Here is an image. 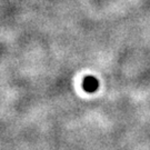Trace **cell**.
Segmentation results:
<instances>
[{
	"label": "cell",
	"mask_w": 150,
	"mask_h": 150,
	"mask_svg": "<svg viewBox=\"0 0 150 150\" xmlns=\"http://www.w3.org/2000/svg\"><path fill=\"white\" fill-rule=\"evenodd\" d=\"M98 88V80H97L95 77H86L83 79V89L88 92H93L97 90Z\"/></svg>",
	"instance_id": "obj_1"
}]
</instances>
